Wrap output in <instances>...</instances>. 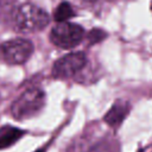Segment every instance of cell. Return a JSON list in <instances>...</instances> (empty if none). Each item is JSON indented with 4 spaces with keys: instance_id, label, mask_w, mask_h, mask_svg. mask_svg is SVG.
<instances>
[{
    "instance_id": "1",
    "label": "cell",
    "mask_w": 152,
    "mask_h": 152,
    "mask_svg": "<svg viewBox=\"0 0 152 152\" xmlns=\"http://www.w3.org/2000/svg\"><path fill=\"white\" fill-rule=\"evenodd\" d=\"M14 28L19 32L28 33L43 30L50 21L49 14L33 4H23L13 15Z\"/></svg>"
},
{
    "instance_id": "2",
    "label": "cell",
    "mask_w": 152,
    "mask_h": 152,
    "mask_svg": "<svg viewBox=\"0 0 152 152\" xmlns=\"http://www.w3.org/2000/svg\"><path fill=\"white\" fill-rule=\"evenodd\" d=\"M45 104V93L39 88L26 89L11 106V115L17 120H26L37 115Z\"/></svg>"
},
{
    "instance_id": "3",
    "label": "cell",
    "mask_w": 152,
    "mask_h": 152,
    "mask_svg": "<svg viewBox=\"0 0 152 152\" xmlns=\"http://www.w3.org/2000/svg\"><path fill=\"white\" fill-rule=\"evenodd\" d=\"M33 52V44L24 38H14L0 44V62L18 65L25 63Z\"/></svg>"
},
{
    "instance_id": "4",
    "label": "cell",
    "mask_w": 152,
    "mask_h": 152,
    "mask_svg": "<svg viewBox=\"0 0 152 152\" xmlns=\"http://www.w3.org/2000/svg\"><path fill=\"white\" fill-rule=\"evenodd\" d=\"M84 37V30L82 26L72 23H58L50 32L51 43L61 49H72L81 43Z\"/></svg>"
},
{
    "instance_id": "5",
    "label": "cell",
    "mask_w": 152,
    "mask_h": 152,
    "mask_svg": "<svg viewBox=\"0 0 152 152\" xmlns=\"http://www.w3.org/2000/svg\"><path fill=\"white\" fill-rule=\"evenodd\" d=\"M87 64L83 52H72L57 59L52 66V76L56 78H69L80 72Z\"/></svg>"
},
{
    "instance_id": "6",
    "label": "cell",
    "mask_w": 152,
    "mask_h": 152,
    "mask_svg": "<svg viewBox=\"0 0 152 152\" xmlns=\"http://www.w3.org/2000/svg\"><path fill=\"white\" fill-rule=\"evenodd\" d=\"M129 109H131V106L127 101L118 100L113 103L110 109L106 113L103 120L110 127H114V128L119 127L121 122L125 120V118L127 116V114L129 113Z\"/></svg>"
},
{
    "instance_id": "7",
    "label": "cell",
    "mask_w": 152,
    "mask_h": 152,
    "mask_svg": "<svg viewBox=\"0 0 152 152\" xmlns=\"http://www.w3.org/2000/svg\"><path fill=\"white\" fill-rule=\"evenodd\" d=\"M23 134H24V131L14 126L5 125L0 127V150L12 146L23 137Z\"/></svg>"
},
{
    "instance_id": "8",
    "label": "cell",
    "mask_w": 152,
    "mask_h": 152,
    "mask_svg": "<svg viewBox=\"0 0 152 152\" xmlns=\"http://www.w3.org/2000/svg\"><path fill=\"white\" fill-rule=\"evenodd\" d=\"M74 15H75V12H74V10L69 2H61L53 13V18L57 23L68 21V19L72 18Z\"/></svg>"
},
{
    "instance_id": "9",
    "label": "cell",
    "mask_w": 152,
    "mask_h": 152,
    "mask_svg": "<svg viewBox=\"0 0 152 152\" xmlns=\"http://www.w3.org/2000/svg\"><path fill=\"white\" fill-rule=\"evenodd\" d=\"M17 1L15 0H0V14L1 17H7L11 20L17 11Z\"/></svg>"
},
{
    "instance_id": "10",
    "label": "cell",
    "mask_w": 152,
    "mask_h": 152,
    "mask_svg": "<svg viewBox=\"0 0 152 152\" xmlns=\"http://www.w3.org/2000/svg\"><path fill=\"white\" fill-rule=\"evenodd\" d=\"M106 32L100 30V28H94L91 30L89 33H88V40L90 44H95V43H99L101 40H103L106 38Z\"/></svg>"
},
{
    "instance_id": "11",
    "label": "cell",
    "mask_w": 152,
    "mask_h": 152,
    "mask_svg": "<svg viewBox=\"0 0 152 152\" xmlns=\"http://www.w3.org/2000/svg\"><path fill=\"white\" fill-rule=\"evenodd\" d=\"M36 152H44V150H38V151H36Z\"/></svg>"
}]
</instances>
